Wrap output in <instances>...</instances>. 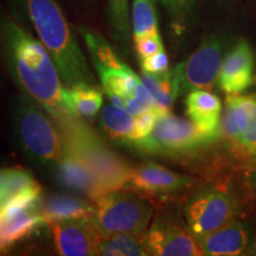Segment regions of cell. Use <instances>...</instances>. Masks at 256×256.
<instances>
[{"instance_id":"cell-1","label":"cell","mask_w":256,"mask_h":256,"mask_svg":"<svg viewBox=\"0 0 256 256\" xmlns=\"http://www.w3.org/2000/svg\"><path fill=\"white\" fill-rule=\"evenodd\" d=\"M0 46L8 72L19 89L40 104L60 130L78 119L66 107L62 78L40 40L16 22L4 19L0 23Z\"/></svg>"},{"instance_id":"cell-2","label":"cell","mask_w":256,"mask_h":256,"mask_svg":"<svg viewBox=\"0 0 256 256\" xmlns=\"http://www.w3.org/2000/svg\"><path fill=\"white\" fill-rule=\"evenodd\" d=\"M24 2L28 18L52 57L66 87L78 83L95 84V76L75 32L56 0Z\"/></svg>"},{"instance_id":"cell-3","label":"cell","mask_w":256,"mask_h":256,"mask_svg":"<svg viewBox=\"0 0 256 256\" xmlns=\"http://www.w3.org/2000/svg\"><path fill=\"white\" fill-rule=\"evenodd\" d=\"M16 139L32 162L52 170L63 154V138L54 119L28 95L17 96L12 106Z\"/></svg>"},{"instance_id":"cell-4","label":"cell","mask_w":256,"mask_h":256,"mask_svg":"<svg viewBox=\"0 0 256 256\" xmlns=\"http://www.w3.org/2000/svg\"><path fill=\"white\" fill-rule=\"evenodd\" d=\"M60 130L63 142L86 162L106 192L126 190L132 168L81 118Z\"/></svg>"},{"instance_id":"cell-5","label":"cell","mask_w":256,"mask_h":256,"mask_svg":"<svg viewBox=\"0 0 256 256\" xmlns=\"http://www.w3.org/2000/svg\"><path fill=\"white\" fill-rule=\"evenodd\" d=\"M94 206L92 222L104 238L116 234H145L153 215L146 198L130 190L107 192Z\"/></svg>"},{"instance_id":"cell-6","label":"cell","mask_w":256,"mask_h":256,"mask_svg":"<svg viewBox=\"0 0 256 256\" xmlns=\"http://www.w3.org/2000/svg\"><path fill=\"white\" fill-rule=\"evenodd\" d=\"M214 142L215 140L200 132L192 121L168 112L160 115L150 136L134 144L132 148L150 156H186Z\"/></svg>"},{"instance_id":"cell-7","label":"cell","mask_w":256,"mask_h":256,"mask_svg":"<svg viewBox=\"0 0 256 256\" xmlns=\"http://www.w3.org/2000/svg\"><path fill=\"white\" fill-rule=\"evenodd\" d=\"M235 198L218 188H203L191 194L184 208L186 228L197 240L215 232L236 216Z\"/></svg>"},{"instance_id":"cell-8","label":"cell","mask_w":256,"mask_h":256,"mask_svg":"<svg viewBox=\"0 0 256 256\" xmlns=\"http://www.w3.org/2000/svg\"><path fill=\"white\" fill-rule=\"evenodd\" d=\"M224 60V42L218 36H209L192 55L172 70L179 95L211 89L218 81Z\"/></svg>"},{"instance_id":"cell-9","label":"cell","mask_w":256,"mask_h":256,"mask_svg":"<svg viewBox=\"0 0 256 256\" xmlns=\"http://www.w3.org/2000/svg\"><path fill=\"white\" fill-rule=\"evenodd\" d=\"M42 194L17 198L0 211V254L49 226L40 212Z\"/></svg>"},{"instance_id":"cell-10","label":"cell","mask_w":256,"mask_h":256,"mask_svg":"<svg viewBox=\"0 0 256 256\" xmlns=\"http://www.w3.org/2000/svg\"><path fill=\"white\" fill-rule=\"evenodd\" d=\"M194 185V180L186 174L147 162L130 168L126 190L136 192L142 197L168 200L188 191Z\"/></svg>"},{"instance_id":"cell-11","label":"cell","mask_w":256,"mask_h":256,"mask_svg":"<svg viewBox=\"0 0 256 256\" xmlns=\"http://www.w3.org/2000/svg\"><path fill=\"white\" fill-rule=\"evenodd\" d=\"M148 255L200 256L203 255L197 238L171 220L156 218L145 235Z\"/></svg>"},{"instance_id":"cell-12","label":"cell","mask_w":256,"mask_h":256,"mask_svg":"<svg viewBox=\"0 0 256 256\" xmlns=\"http://www.w3.org/2000/svg\"><path fill=\"white\" fill-rule=\"evenodd\" d=\"M49 226L60 255H98V243L104 238L92 220H60L50 223Z\"/></svg>"},{"instance_id":"cell-13","label":"cell","mask_w":256,"mask_h":256,"mask_svg":"<svg viewBox=\"0 0 256 256\" xmlns=\"http://www.w3.org/2000/svg\"><path fill=\"white\" fill-rule=\"evenodd\" d=\"M63 145L62 158L51 170L56 180L62 186L78 194H84L92 202L107 194L86 162L70 147L64 142Z\"/></svg>"},{"instance_id":"cell-14","label":"cell","mask_w":256,"mask_h":256,"mask_svg":"<svg viewBox=\"0 0 256 256\" xmlns=\"http://www.w3.org/2000/svg\"><path fill=\"white\" fill-rule=\"evenodd\" d=\"M255 58L252 46L247 40H240L224 57L218 83L228 95H238L244 92L254 78Z\"/></svg>"},{"instance_id":"cell-15","label":"cell","mask_w":256,"mask_h":256,"mask_svg":"<svg viewBox=\"0 0 256 256\" xmlns=\"http://www.w3.org/2000/svg\"><path fill=\"white\" fill-rule=\"evenodd\" d=\"M248 226L241 220L234 218L215 232L198 238L203 255L235 256L241 255L249 243Z\"/></svg>"},{"instance_id":"cell-16","label":"cell","mask_w":256,"mask_h":256,"mask_svg":"<svg viewBox=\"0 0 256 256\" xmlns=\"http://www.w3.org/2000/svg\"><path fill=\"white\" fill-rule=\"evenodd\" d=\"M186 114L200 132L211 139L220 138V113L222 104L215 94L200 89L188 92L185 98Z\"/></svg>"},{"instance_id":"cell-17","label":"cell","mask_w":256,"mask_h":256,"mask_svg":"<svg viewBox=\"0 0 256 256\" xmlns=\"http://www.w3.org/2000/svg\"><path fill=\"white\" fill-rule=\"evenodd\" d=\"M40 212L48 224L70 220H92L95 206L75 194H56L42 200Z\"/></svg>"},{"instance_id":"cell-18","label":"cell","mask_w":256,"mask_h":256,"mask_svg":"<svg viewBox=\"0 0 256 256\" xmlns=\"http://www.w3.org/2000/svg\"><path fill=\"white\" fill-rule=\"evenodd\" d=\"M102 130L118 145L130 147L134 140L136 118L124 108L116 104H107L101 112Z\"/></svg>"},{"instance_id":"cell-19","label":"cell","mask_w":256,"mask_h":256,"mask_svg":"<svg viewBox=\"0 0 256 256\" xmlns=\"http://www.w3.org/2000/svg\"><path fill=\"white\" fill-rule=\"evenodd\" d=\"M64 100L74 116L89 119L100 112L104 104V95L98 86L78 83L72 87H66Z\"/></svg>"},{"instance_id":"cell-20","label":"cell","mask_w":256,"mask_h":256,"mask_svg":"<svg viewBox=\"0 0 256 256\" xmlns=\"http://www.w3.org/2000/svg\"><path fill=\"white\" fill-rule=\"evenodd\" d=\"M40 184L28 170L20 168H5L4 180L0 188V211L17 198L42 194Z\"/></svg>"},{"instance_id":"cell-21","label":"cell","mask_w":256,"mask_h":256,"mask_svg":"<svg viewBox=\"0 0 256 256\" xmlns=\"http://www.w3.org/2000/svg\"><path fill=\"white\" fill-rule=\"evenodd\" d=\"M235 107L241 142L247 154L256 152V96L229 95Z\"/></svg>"},{"instance_id":"cell-22","label":"cell","mask_w":256,"mask_h":256,"mask_svg":"<svg viewBox=\"0 0 256 256\" xmlns=\"http://www.w3.org/2000/svg\"><path fill=\"white\" fill-rule=\"evenodd\" d=\"M145 234H116L101 240L98 255L104 256H145L148 255Z\"/></svg>"},{"instance_id":"cell-23","label":"cell","mask_w":256,"mask_h":256,"mask_svg":"<svg viewBox=\"0 0 256 256\" xmlns=\"http://www.w3.org/2000/svg\"><path fill=\"white\" fill-rule=\"evenodd\" d=\"M142 81L152 94L156 107L164 113L170 112L176 98L179 96L172 70L171 72L168 70V72L162 74L142 72Z\"/></svg>"},{"instance_id":"cell-24","label":"cell","mask_w":256,"mask_h":256,"mask_svg":"<svg viewBox=\"0 0 256 256\" xmlns=\"http://www.w3.org/2000/svg\"><path fill=\"white\" fill-rule=\"evenodd\" d=\"M107 8L108 20L114 40L127 50L133 37L130 0H107Z\"/></svg>"},{"instance_id":"cell-25","label":"cell","mask_w":256,"mask_h":256,"mask_svg":"<svg viewBox=\"0 0 256 256\" xmlns=\"http://www.w3.org/2000/svg\"><path fill=\"white\" fill-rule=\"evenodd\" d=\"M130 20L133 40L159 34L156 0H133Z\"/></svg>"},{"instance_id":"cell-26","label":"cell","mask_w":256,"mask_h":256,"mask_svg":"<svg viewBox=\"0 0 256 256\" xmlns=\"http://www.w3.org/2000/svg\"><path fill=\"white\" fill-rule=\"evenodd\" d=\"M220 138H224L226 142L236 154H247L242 146L235 107H234L229 95L226 100V108H224L222 119H220Z\"/></svg>"},{"instance_id":"cell-27","label":"cell","mask_w":256,"mask_h":256,"mask_svg":"<svg viewBox=\"0 0 256 256\" xmlns=\"http://www.w3.org/2000/svg\"><path fill=\"white\" fill-rule=\"evenodd\" d=\"M156 107V101L151 92L145 87L144 83H140L136 94L130 101L124 104V110L132 113L134 116L146 113V112L153 110Z\"/></svg>"},{"instance_id":"cell-28","label":"cell","mask_w":256,"mask_h":256,"mask_svg":"<svg viewBox=\"0 0 256 256\" xmlns=\"http://www.w3.org/2000/svg\"><path fill=\"white\" fill-rule=\"evenodd\" d=\"M164 114V112H162L158 107L153 108V110L146 112V113L138 115L136 119V130H134V140L133 144L130 145V148H132L134 144H136L140 140L145 139L146 136H150V133L152 132L153 127L160 115Z\"/></svg>"},{"instance_id":"cell-29","label":"cell","mask_w":256,"mask_h":256,"mask_svg":"<svg viewBox=\"0 0 256 256\" xmlns=\"http://www.w3.org/2000/svg\"><path fill=\"white\" fill-rule=\"evenodd\" d=\"M133 42L138 56H139V60L151 57L164 50V44H162L160 34L136 38V40H133Z\"/></svg>"},{"instance_id":"cell-30","label":"cell","mask_w":256,"mask_h":256,"mask_svg":"<svg viewBox=\"0 0 256 256\" xmlns=\"http://www.w3.org/2000/svg\"><path fill=\"white\" fill-rule=\"evenodd\" d=\"M168 14L177 24H182L190 16L194 0H160Z\"/></svg>"},{"instance_id":"cell-31","label":"cell","mask_w":256,"mask_h":256,"mask_svg":"<svg viewBox=\"0 0 256 256\" xmlns=\"http://www.w3.org/2000/svg\"><path fill=\"white\" fill-rule=\"evenodd\" d=\"M142 70L145 72L151 74H162L168 72V57L166 55L165 50L160 51L151 57L139 60Z\"/></svg>"},{"instance_id":"cell-32","label":"cell","mask_w":256,"mask_h":256,"mask_svg":"<svg viewBox=\"0 0 256 256\" xmlns=\"http://www.w3.org/2000/svg\"><path fill=\"white\" fill-rule=\"evenodd\" d=\"M10 2V4H11V6H12V8L16 12H17V16L19 18L22 17V12H23V10L24 8H25V2L24 0H8Z\"/></svg>"},{"instance_id":"cell-33","label":"cell","mask_w":256,"mask_h":256,"mask_svg":"<svg viewBox=\"0 0 256 256\" xmlns=\"http://www.w3.org/2000/svg\"><path fill=\"white\" fill-rule=\"evenodd\" d=\"M254 188H255V194H256V172L254 174Z\"/></svg>"},{"instance_id":"cell-34","label":"cell","mask_w":256,"mask_h":256,"mask_svg":"<svg viewBox=\"0 0 256 256\" xmlns=\"http://www.w3.org/2000/svg\"><path fill=\"white\" fill-rule=\"evenodd\" d=\"M252 254H254V255H256V249H255V250H254V252H252Z\"/></svg>"},{"instance_id":"cell-35","label":"cell","mask_w":256,"mask_h":256,"mask_svg":"<svg viewBox=\"0 0 256 256\" xmlns=\"http://www.w3.org/2000/svg\"><path fill=\"white\" fill-rule=\"evenodd\" d=\"M255 241H256V238H255ZM255 246H256V242H255ZM255 249H256V247H255ZM255 249H254V250H255Z\"/></svg>"},{"instance_id":"cell-36","label":"cell","mask_w":256,"mask_h":256,"mask_svg":"<svg viewBox=\"0 0 256 256\" xmlns=\"http://www.w3.org/2000/svg\"><path fill=\"white\" fill-rule=\"evenodd\" d=\"M255 160H256V152H255Z\"/></svg>"}]
</instances>
